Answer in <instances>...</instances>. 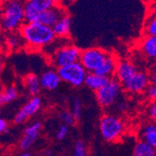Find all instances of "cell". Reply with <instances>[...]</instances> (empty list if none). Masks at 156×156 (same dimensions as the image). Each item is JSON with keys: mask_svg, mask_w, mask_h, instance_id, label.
Here are the masks:
<instances>
[{"mask_svg": "<svg viewBox=\"0 0 156 156\" xmlns=\"http://www.w3.org/2000/svg\"><path fill=\"white\" fill-rule=\"evenodd\" d=\"M19 33L26 46L31 50L42 51L56 38L51 27L40 23H24Z\"/></svg>", "mask_w": 156, "mask_h": 156, "instance_id": "cell-1", "label": "cell"}, {"mask_svg": "<svg viewBox=\"0 0 156 156\" xmlns=\"http://www.w3.org/2000/svg\"><path fill=\"white\" fill-rule=\"evenodd\" d=\"M25 0H2L0 5V31L18 32L24 23Z\"/></svg>", "mask_w": 156, "mask_h": 156, "instance_id": "cell-2", "label": "cell"}, {"mask_svg": "<svg viewBox=\"0 0 156 156\" xmlns=\"http://www.w3.org/2000/svg\"><path fill=\"white\" fill-rule=\"evenodd\" d=\"M99 131L107 142H116L124 135L125 125L120 117L106 113L99 120Z\"/></svg>", "mask_w": 156, "mask_h": 156, "instance_id": "cell-3", "label": "cell"}, {"mask_svg": "<svg viewBox=\"0 0 156 156\" xmlns=\"http://www.w3.org/2000/svg\"><path fill=\"white\" fill-rule=\"evenodd\" d=\"M122 92L121 83L115 78H110L101 89L95 92L96 101L102 108H110L114 107L120 99Z\"/></svg>", "mask_w": 156, "mask_h": 156, "instance_id": "cell-4", "label": "cell"}, {"mask_svg": "<svg viewBox=\"0 0 156 156\" xmlns=\"http://www.w3.org/2000/svg\"><path fill=\"white\" fill-rule=\"evenodd\" d=\"M80 51V48L67 41L49 55V61L56 68L73 64L79 62Z\"/></svg>", "mask_w": 156, "mask_h": 156, "instance_id": "cell-5", "label": "cell"}, {"mask_svg": "<svg viewBox=\"0 0 156 156\" xmlns=\"http://www.w3.org/2000/svg\"><path fill=\"white\" fill-rule=\"evenodd\" d=\"M61 79V81L69 84L70 86L79 88L84 84L87 71L80 65V62H76L56 69Z\"/></svg>", "mask_w": 156, "mask_h": 156, "instance_id": "cell-6", "label": "cell"}, {"mask_svg": "<svg viewBox=\"0 0 156 156\" xmlns=\"http://www.w3.org/2000/svg\"><path fill=\"white\" fill-rule=\"evenodd\" d=\"M108 53V51L101 48H88L80 51L79 62L86 70L87 73L94 72L105 61Z\"/></svg>", "mask_w": 156, "mask_h": 156, "instance_id": "cell-7", "label": "cell"}, {"mask_svg": "<svg viewBox=\"0 0 156 156\" xmlns=\"http://www.w3.org/2000/svg\"><path fill=\"white\" fill-rule=\"evenodd\" d=\"M122 90L132 94H142L150 85V76L144 71H137L121 83Z\"/></svg>", "mask_w": 156, "mask_h": 156, "instance_id": "cell-8", "label": "cell"}, {"mask_svg": "<svg viewBox=\"0 0 156 156\" xmlns=\"http://www.w3.org/2000/svg\"><path fill=\"white\" fill-rule=\"evenodd\" d=\"M42 107V100L41 98L37 96H31V98L28 100L16 113L14 116L13 122L15 124H22L25 122L30 117H33L40 110Z\"/></svg>", "mask_w": 156, "mask_h": 156, "instance_id": "cell-9", "label": "cell"}, {"mask_svg": "<svg viewBox=\"0 0 156 156\" xmlns=\"http://www.w3.org/2000/svg\"><path fill=\"white\" fill-rule=\"evenodd\" d=\"M42 124L39 122H35L28 125L23 131V135L20 140L19 147L22 151H28L37 141L39 136Z\"/></svg>", "mask_w": 156, "mask_h": 156, "instance_id": "cell-10", "label": "cell"}, {"mask_svg": "<svg viewBox=\"0 0 156 156\" xmlns=\"http://www.w3.org/2000/svg\"><path fill=\"white\" fill-rule=\"evenodd\" d=\"M66 13V9L61 7L60 5L56 6L54 8L43 10L39 13V16L37 19V23H40L49 27H52L56 22H57L61 17H63Z\"/></svg>", "mask_w": 156, "mask_h": 156, "instance_id": "cell-11", "label": "cell"}, {"mask_svg": "<svg viewBox=\"0 0 156 156\" xmlns=\"http://www.w3.org/2000/svg\"><path fill=\"white\" fill-rule=\"evenodd\" d=\"M39 83L42 89L47 91H54L61 84V79L55 69H47L38 77Z\"/></svg>", "mask_w": 156, "mask_h": 156, "instance_id": "cell-12", "label": "cell"}, {"mask_svg": "<svg viewBox=\"0 0 156 156\" xmlns=\"http://www.w3.org/2000/svg\"><path fill=\"white\" fill-rule=\"evenodd\" d=\"M137 67L134 63H132L129 60H118L114 77L120 83H122L128 78H130L133 74H135L137 71Z\"/></svg>", "mask_w": 156, "mask_h": 156, "instance_id": "cell-13", "label": "cell"}, {"mask_svg": "<svg viewBox=\"0 0 156 156\" xmlns=\"http://www.w3.org/2000/svg\"><path fill=\"white\" fill-rule=\"evenodd\" d=\"M56 38H68L71 29V17L66 12L51 27Z\"/></svg>", "mask_w": 156, "mask_h": 156, "instance_id": "cell-14", "label": "cell"}, {"mask_svg": "<svg viewBox=\"0 0 156 156\" xmlns=\"http://www.w3.org/2000/svg\"><path fill=\"white\" fill-rule=\"evenodd\" d=\"M117 62H118V60L116 58V56L109 52L108 55L107 56V58L105 59V61L95 70L94 73L97 75L108 78V79L113 78L114 77V72H115Z\"/></svg>", "mask_w": 156, "mask_h": 156, "instance_id": "cell-15", "label": "cell"}, {"mask_svg": "<svg viewBox=\"0 0 156 156\" xmlns=\"http://www.w3.org/2000/svg\"><path fill=\"white\" fill-rule=\"evenodd\" d=\"M140 50L148 59L156 58V37L145 36L140 42Z\"/></svg>", "mask_w": 156, "mask_h": 156, "instance_id": "cell-16", "label": "cell"}, {"mask_svg": "<svg viewBox=\"0 0 156 156\" xmlns=\"http://www.w3.org/2000/svg\"><path fill=\"white\" fill-rule=\"evenodd\" d=\"M108 80H109L108 78L97 75L94 72H91V73H87L86 78H85L84 80V84L86 85V87H88L90 90L95 93L99 89H101L108 81Z\"/></svg>", "mask_w": 156, "mask_h": 156, "instance_id": "cell-17", "label": "cell"}, {"mask_svg": "<svg viewBox=\"0 0 156 156\" xmlns=\"http://www.w3.org/2000/svg\"><path fill=\"white\" fill-rule=\"evenodd\" d=\"M141 141L156 148V125L153 122L145 124L140 131Z\"/></svg>", "mask_w": 156, "mask_h": 156, "instance_id": "cell-18", "label": "cell"}, {"mask_svg": "<svg viewBox=\"0 0 156 156\" xmlns=\"http://www.w3.org/2000/svg\"><path fill=\"white\" fill-rule=\"evenodd\" d=\"M4 44H5V47L7 48V50L11 51H18V50L22 49L23 47H24V42L22 38L19 31L6 34Z\"/></svg>", "mask_w": 156, "mask_h": 156, "instance_id": "cell-19", "label": "cell"}, {"mask_svg": "<svg viewBox=\"0 0 156 156\" xmlns=\"http://www.w3.org/2000/svg\"><path fill=\"white\" fill-rule=\"evenodd\" d=\"M23 83H24V87L26 91L31 96H37L39 94L41 86L39 83L38 76H37L34 73L27 74L23 79Z\"/></svg>", "mask_w": 156, "mask_h": 156, "instance_id": "cell-20", "label": "cell"}, {"mask_svg": "<svg viewBox=\"0 0 156 156\" xmlns=\"http://www.w3.org/2000/svg\"><path fill=\"white\" fill-rule=\"evenodd\" d=\"M132 156H156V150L140 140L134 146Z\"/></svg>", "mask_w": 156, "mask_h": 156, "instance_id": "cell-21", "label": "cell"}, {"mask_svg": "<svg viewBox=\"0 0 156 156\" xmlns=\"http://www.w3.org/2000/svg\"><path fill=\"white\" fill-rule=\"evenodd\" d=\"M25 1L30 3L39 12L59 5V0H25Z\"/></svg>", "mask_w": 156, "mask_h": 156, "instance_id": "cell-22", "label": "cell"}, {"mask_svg": "<svg viewBox=\"0 0 156 156\" xmlns=\"http://www.w3.org/2000/svg\"><path fill=\"white\" fill-rule=\"evenodd\" d=\"M39 11L34 8L30 3L25 1L24 3V23H34L37 22Z\"/></svg>", "mask_w": 156, "mask_h": 156, "instance_id": "cell-23", "label": "cell"}, {"mask_svg": "<svg viewBox=\"0 0 156 156\" xmlns=\"http://www.w3.org/2000/svg\"><path fill=\"white\" fill-rule=\"evenodd\" d=\"M144 35L149 37H156V17L154 12L151 14L145 22Z\"/></svg>", "mask_w": 156, "mask_h": 156, "instance_id": "cell-24", "label": "cell"}, {"mask_svg": "<svg viewBox=\"0 0 156 156\" xmlns=\"http://www.w3.org/2000/svg\"><path fill=\"white\" fill-rule=\"evenodd\" d=\"M2 94H3L4 102L5 104H7L15 100L18 97L19 93H18V89L14 85H9L4 91H2Z\"/></svg>", "mask_w": 156, "mask_h": 156, "instance_id": "cell-25", "label": "cell"}, {"mask_svg": "<svg viewBox=\"0 0 156 156\" xmlns=\"http://www.w3.org/2000/svg\"><path fill=\"white\" fill-rule=\"evenodd\" d=\"M81 110H82L81 102L80 101L79 98H74L72 101V106H71V110H70V112L72 113V115L74 119L76 120V122L80 121L81 117Z\"/></svg>", "mask_w": 156, "mask_h": 156, "instance_id": "cell-26", "label": "cell"}, {"mask_svg": "<svg viewBox=\"0 0 156 156\" xmlns=\"http://www.w3.org/2000/svg\"><path fill=\"white\" fill-rule=\"evenodd\" d=\"M60 119L63 122V124L67 126H73L77 122L70 110H63L60 113Z\"/></svg>", "mask_w": 156, "mask_h": 156, "instance_id": "cell-27", "label": "cell"}, {"mask_svg": "<svg viewBox=\"0 0 156 156\" xmlns=\"http://www.w3.org/2000/svg\"><path fill=\"white\" fill-rule=\"evenodd\" d=\"M73 156H87V148L83 141L79 140L76 142Z\"/></svg>", "mask_w": 156, "mask_h": 156, "instance_id": "cell-28", "label": "cell"}, {"mask_svg": "<svg viewBox=\"0 0 156 156\" xmlns=\"http://www.w3.org/2000/svg\"><path fill=\"white\" fill-rule=\"evenodd\" d=\"M68 126L67 125H65V124H62L57 132H56V138H57L58 140H63L68 134Z\"/></svg>", "mask_w": 156, "mask_h": 156, "instance_id": "cell-29", "label": "cell"}, {"mask_svg": "<svg viewBox=\"0 0 156 156\" xmlns=\"http://www.w3.org/2000/svg\"><path fill=\"white\" fill-rule=\"evenodd\" d=\"M146 94V95L151 99V100H155V98H156V85H153V84H151L147 87V89L145 90L144 92Z\"/></svg>", "mask_w": 156, "mask_h": 156, "instance_id": "cell-30", "label": "cell"}, {"mask_svg": "<svg viewBox=\"0 0 156 156\" xmlns=\"http://www.w3.org/2000/svg\"><path fill=\"white\" fill-rule=\"evenodd\" d=\"M147 113H148V116L150 119H151L152 121H155L156 120V103L155 102H152L148 109H147Z\"/></svg>", "mask_w": 156, "mask_h": 156, "instance_id": "cell-31", "label": "cell"}, {"mask_svg": "<svg viewBox=\"0 0 156 156\" xmlns=\"http://www.w3.org/2000/svg\"><path fill=\"white\" fill-rule=\"evenodd\" d=\"M114 106H115L117 111H119V112H123L127 109V103L124 101H122L121 99H119Z\"/></svg>", "mask_w": 156, "mask_h": 156, "instance_id": "cell-32", "label": "cell"}, {"mask_svg": "<svg viewBox=\"0 0 156 156\" xmlns=\"http://www.w3.org/2000/svg\"><path fill=\"white\" fill-rule=\"evenodd\" d=\"M8 129H9V123L7 120L0 117V135L6 133Z\"/></svg>", "mask_w": 156, "mask_h": 156, "instance_id": "cell-33", "label": "cell"}, {"mask_svg": "<svg viewBox=\"0 0 156 156\" xmlns=\"http://www.w3.org/2000/svg\"><path fill=\"white\" fill-rule=\"evenodd\" d=\"M51 154H52L51 151L49 150V149H46V150H43V151H42L39 153L38 156H51Z\"/></svg>", "mask_w": 156, "mask_h": 156, "instance_id": "cell-34", "label": "cell"}, {"mask_svg": "<svg viewBox=\"0 0 156 156\" xmlns=\"http://www.w3.org/2000/svg\"><path fill=\"white\" fill-rule=\"evenodd\" d=\"M3 105H5L4 99H3V94H2V91L0 92V108H1Z\"/></svg>", "mask_w": 156, "mask_h": 156, "instance_id": "cell-35", "label": "cell"}, {"mask_svg": "<svg viewBox=\"0 0 156 156\" xmlns=\"http://www.w3.org/2000/svg\"><path fill=\"white\" fill-rule=\"evenodd\" d=\"M19 156H32V154L28 151H23V152Z\"/></svg>", "mask_w": 156, "mask_h": 156, "instance_id": "cell-36", "label": "cell"}, {"mask_svg": "<svg viewBox=\"0 0 156 156\" xmlns=\"http://www.w3.org/2000/svg\"><path fill=\"white\" fill-rule=\"evenodd\" d=\"M3 70H4V65L3 63L0 61V79H1V76H2V73H3Z\"/></svg>", "mask_w": 156, "mask_h": 156, "instance_id": "cell-37", "label": "cell"}, {"mask_svg": "<svg viewBox=\"0 0 156 156\" xmlns=\"http://www.w3.org/2000/svg\"><path fill=\"white\" fill-rule=\"evenodd\" d=\"M142 1L144 2V3H147V4H150V3H151L153 0H142Z\"/></svg>", "mask_w": 156, "mask_h": 156, "instance_id": "cell-38", "label": "cell"}, {"mask_svg": "<svg viewBox=\"0 0 156 156\" xmlns=\"http://www.w3.org/2000/svg\"><path fill=\"white\" fill-rule=\"evenodd\" d=\"M1 57H2V50L0 49V61H1Z\"/></svg>", "mask_w": 156, "mask_h": 156, "instance_id": "cell-39", "label": "cell"}, {"mask_svg": "<svg viewBox=\"0 0 156 156\" xmlns=\"http://www.w3.org/2000/svg\"><path fill=\"white\" fill-rule=\"evenodd\" d=\"M1 3H2V0H0V5H1Z\"/></svg>", "mask_w": 156, "mask_h": 156, "instance_id": "cell-40", "label": "cell"}, {"mask_svg": "<svg viewBox=\"0 0 156 156\" xmlns=\"http://www.w3.org/2000/svg\"><path fill=\"white\" fill-rule=\"evenodd\" d=\"M0 114H1V111H0Z\"/></svg>", "mask_w": 156, "mask_h": 156, "instance_id": "cell-41", "label": "cell"}]
</instances>
